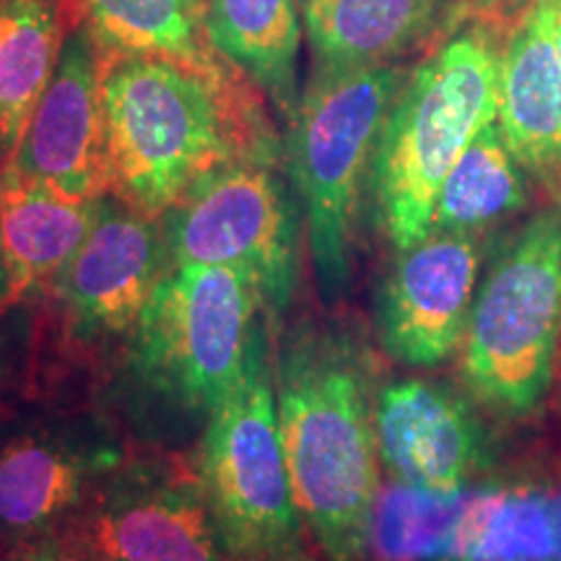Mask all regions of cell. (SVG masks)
Here are the masks:
<instances>
[{
  "instance_id": "cell-17",
  "label": "cell",
  "mask_w": 561,
  "mask_h": 561,
  "mask_svg": "<svg viewBox=\"0 0 561 561\" xmlns=\"http://www.w3.org/2000/svg\"><path fill=\"white\" fill-rule=\"evenodd\" d=\"M203 26L210 45L291 121L301 100V0H203Z\"/></svg>"
},
{
  "instance_id": "cell-32",
  "label": "cell",
  "mask_w": 561,
  "mask_h": 561,
  "mask_svg": "<svg viewBox=\"0 0 561 561\" xmlns=\"http://www.w3.org/2000/svg\"><path fill=\"white\" fill-rule=\"evenodd\" d=\"M299 561H301V559H299Z\"/></svg>"
},
{
  "instance_id": "cell-22",
  "label": "cell",
  "mask_w": 561,
  "mask_h": 561,
  "mask_svg": "<svg viewBox=\"0 0 561 561\" xmlns=\"http://www.w3.org/2000/svg\"><path fill=\"white\" fill-rule=\"evenodd\" d=\"M557 525L541 502L476 496L462 502L453 549L445 561H553Z\"/></svg>"
},
{
  "instance_id": "cell-2",
  "label": "cell",
  "mask_w": 561,
  "mask_h": 561,
  "mask_svg": "<svg viewBox=\"0 0 561 561\" xmlns=\"http://www.w3.org/2000/svg\"><path fill=\"white\" fill-rule=\"evenodd\" d=\"M512 16L468 13L411 70L392 104L369 172L377 221L405 250L432 231L439 187L500 110V55Z\"/></svg>"
},
{
  "instance_id": "cell-28",
  "label": "cell",
  "mask_w": 561,
  "mask_h": 561,
  "mask_svg": "<svg viewBox=\"0 0 561 561\" xmlns=\"http://www.w3.org/2000/svg\"><path fill=\"white\" fill-rule=\"evenodd\" d=\"M191 5L201 13V19H203V0H191Z\"/></svg>"
},
{
  "instance_id": "cell-11",
  "label": "cell",
  "mask_w": 561,
  "mask_h": 561,
  "mask_svg": "<svg viewBox=\"0 0 561 561\" xmlns=\"http://www.w3.org/2000/svg\"><path fill=\"white\" fill-rule=\"evenodd\" d=\"M167 271L170 252L161 219L104 195L58 289L83 331L130 333Z\"/></svg>"
},
{
  "instance_id": "cell-18",
  "label": "cell",
  "mask_w": 561,
  "mask_h": 561,
  "mask_svg": "<svg viewBox=\"0 0 561 561\" xmlns=\"http://www.w3.org/2000/svg\"><path fill=\"white\" fill-rule=\"evenodd\" d=\"M66 34L60 0H0V164L16 157Z\"/></svg>"
},
{
  "instance_id": "cell-10",
  "label": "cell",
  "mask_w": 561,
  "mask_h": 561,
  "mask_svg": "<svg viewBox=\"0 0 561 561\" xmlns=\"http://www.w3.org/2000/svg\"><path fill=\"white\" fill-rule=\"evenodd\" d=\"M110 50L87 24L68 26L60 62L11 161L60 193L83 201L110 195L102 81Z\"/></svg>"
},
{
  "instance_id": "cell-27",
  "label": "cell",
  "mask_w": 561,
  "mask_h": 561,
  "mask_svg": "<svg viewBox=\"0 0 561 561\" xmlns=\"http://www.w3.org/2000/svg\"><path fill=\"white\" fill-rule=\"evenodd\" d=\"M553 47H557V58H559V66H561V16H559V24H557V34H553Z\"/></svg>"
},
{
  "instance_id": "cell-30",
  "label": "cell",
  "mask_w": 561,
  "mask_h": 561,
  "mask_svg": "<svg viewBox=\"0 0 561 561\" xmlns=\"http://www.w3.org/2000/svg\"><path fill=\"white\" fill-rule=\"evenodd\" d=\"M307 3V0H301V5H305Z\"/></svg>"
},
{
  "instance_id": "cell-4",
  "label": "cell",
  "mask_w": 561,
  "mask_h": 561,
  "mask_svg": "<svg viewBox=\"0 0 561 561\" xmlns=\"http://www.w3.org/2000/svg\"><path fill=\"white\" fill-rule=\"evenodd\" d=\"M409 73L401 62L314 70L289 121V170L305 206L314 271L325 294H339L348 278L362 193Z\"/></svg>"
},
{
  "instance_id": "cell-7",
  "label": "cell",
  "mask_w": 561,
  "mask_h": 561,
  "mask_svg": "<svg viewBox=\"0 0 561 561\" xmlns=\"http://www.w3.org/2000/svg\"><path fill=\"white\" fill-rule=\"evenodd\" d=\"M261 305L240 271L170 265L133 328L138 371L172 401L210 411L242 377Z\"/></svg>"
},
{
  "instance_id": "cell-29",
  "label": "cell",
  "mask_w": 561,
  "mask_h": 561,
  "mask_svg": "<svg viewBox=\"0 0 561 561\" xmlns=\"http://www.w3.org/2000/svg\"><path fill=\"white\" fill-rule=\"evenodd\" d=\"M91 561H102V559H96V557H94V559H91Z\"/></svg>"
},
{
  "instance_id": "cell-6",
  "label": "cell",
  "mask_w": 561,
  "mask_h": 561,
  "mask_svg": "<svg viewBox=\"0 0 561 561\" xmlns=\"http://www.w3.org/2000/svg\"><path fill=\"white\" fill-rule=\"evenodd\" d=\"M208 413L201 491L224 553L234 561H299L305 520L294 500L261 335L240 380Z\"/></svg>"
},
{
  "instance_id": "cell-15",
  "label": "cell",
  "mask_w": 561,
  "mask_h": 561,
  "mask_svg": "<svg viewBox=\"0 0 561 561\" xmlns=\"http://www.w3.org/2000/svg\"><path fill=\"white\" fill-rule=\"evenodd\" d=\"M481 0H307L314 70L401 62L476 11Z\"/></svg>"
},
{
  "instance_id": "cell-9",
  "label": "cell",
  "mask_w": 561,
  "mask_h": 561,
  "mask_svg": "<svg viewBox=\"0 0 561 561\" xmlns=\"http://www.w3.org/2000/svg\"><path fill=\"white\" fill-rule=\"evenodd\" d=\"M398 252L377 294L380 343L405 367H439L466 343L471 325L483 265L479 234L430 231Z\"/></svg>"
},
{
  "instance_id": "cell-14",
  "label": "cell",
  "mask_w": 561,
  "mask_h": 561,
  "mask_svg": "<svg viewBox=\"0 0 561 561\" xmlns=\"http://www.w3.org/2000/svg\"><path fill=\"white\" fill-rule=\"evenodd\" d=\"M102 561H221V541L201 483L138 476L110 489L89 523Z\"/></svg>"
},
{
  "instance_id": "cell-1",
  "label": "cell",
  "mask_w": 561,
  "mask_h": 561,
  "mask_svg": "<svg viewBox=\"0 0 561 561\" xmlns=\"http://www.w3.org/2000/svg\"><path fill=\"white\" fill-rule=\"evenodd\" d=\"M102 115L110 195L157 219L231 161H278L263 91L237 66L110 53Z\"/></svg>"
},
{
  "instance_id": "cell-24",
  "label": "cell",
  "mask_w": 561,
  "mask_h": 561,
  "mask_svg": "<svg viewBox=\"0 0 561 561\" xmlns=\"http://www.w3.org/2000/svg\"><path fill=\"white\" fill-rule=\"evenodd\" d=\"M9 561H89L81 551L70 549V546L62 543H37L30 546V549L19 551L16 557Z\"/></svg>"
},
{
  "instance_id": "cell-13",
  "label": "cell",
  "mask_w": 561,
  "mask_h": 561,
  "mask_svg": "<svg viewBox=\"0 0 561 561\" xmlns=\"http://www.w3.org/2000/svg\"><path fill=\"white\" fill-rule=\"evenodd\" d=\"M561 0H530L510 19L500 55L496 123L538 185L561 195V66L553 34Z\"/></svg>"
},
{
  "instance_id": "cell-21",
  "label": "cell",
  "mask_w": 561,
  "mask_h": 561,
  "mask_svg": "<svg viewBox=\"0 0 561 561\" xmlns=\"http://www.w3.org/2000/svg\"><path fill=\"white\" fill-rule=\"evenodd\" d=\"M83 462L66 447L37 437L0 450V533L32 538L68 515L83 494Z\"/></svg>"
},
{
  "instance_id": "cell-16",
  "label": "cell",
  "mask_w": 561,
  "mask_h": 561,
  "mask_svg": "<svg viewBox=\"0 0 561 561\" xmlns=\"http://www.w3.org/2000/svg\"><path fill=\"white\" fill-rule=\"evenodd\" d=\"M100 201L60 193L58 187L21 172L13 161L0 164L5 310L58 284L87 240Z\"/></svg>"
},
{
  "instance_id": "cell-26",
  "label": "cell",
  "mask_w": 561,
  "mask_h": 561,
  "mask_svg": "<svg viewBox=\"0 0 561 561\" xmlns=\"http://www.w3.org/2000/svg\"><path fill=\"white\" fill-rule=\"evenodd\" d=\"M0 310L5 312V265H3V248H0Z\"/></svg>"
},
{
  "instance_id": "cell-31",
  "label": "cell",
  "mask_w": 561,
  "mask_h": 561,
  "mask_svg": "<svg viewBox=\"0 0 561 561\" xmlns=\"http://www.w3.org/2000/svg\"><path fill=\"white\" fill-rule=\"evenodd\" d=\"M0 314H3V310H0Z\"/></svg>"
},
{
  "instance_id": "cell-25",
  "label": "cell",
  "mask_w": 561,
  "mask_h": 561,
  "mask_svg": "<svg viewBox=\"0 0 561 561\" xmlns=\"http://www.w3.org/2000/svg\"><path fill=\"white\" fill-rule=\"evenodd\" d=\"M528 3H530V0H481V5H486V9L502 13V16H515V13Z\"/></svg>"
},
{
  "instance_id": "cell-12",
  "label": "cell",
  "mask_w": 561,
  "mask_h": 561,
  "mask_svg": "<svg viewBox=\"0 0 561 561\" xmlns=\"http://www.w3.org/2000/svg\"><path fill=\"white\" fill-rule=\"evenodd\" d=\"M377 455L401 486L453 496L486 466V437L458 392L437 382L388 385L375 403Z\"/></svg>"
},
{
  "instance_id": "cell-20",
  "label": "cell",
  "mask_w": 561,
  "mask_h": 561,
  "mask_svg": "<svg viewBox=\"0 0 561 561\" xmlns=\"http://www.w3.org/2000/svg\"><path fill=\"white\" fill-rule=\"evenodd\" d=\"M528 172L510 151L500 123L483 125L442 182L432 231L481 234L528 206Z\"/></svg>"
},
{
  "instance_id": "cell-19",
  "label": "cell",
  "mask_w": 561,
  "mask_h": 561,
  "mask_svg": "<svg viewBox=\"0 0 561 561\" xmlns=\"http://www.w3.org/2000/svg\"><path fill=\"white\" fill-rule=\"evenodd\" d=\"M68 24H87L112 55H153L195 68L231 62L208 42L191 0H60Z\"/></svg>"
},
{
  "instance_id": "cell-3",
  "label": "cell",
  "mask_w": 561,
  "mask_h": 561,
  "mask_svg": "<svg viewBox=\"0 0 561 561\" xmlns=\"http://www.w3.org/2000/svg\"><path fill=\"white\" fill-rule=\"evenodd\" d=\"M276 405L301 520L331 561H364L380 455L367 380L348 343L299 335L280 356Z\"/></svg>"
},
{
  "instance_id": "cell-5",
  "label": "cell",
  "mask_w": 561,
  "mask_h": 561,
  "mask_svg": "<svg viewBox=\"0 0 561 561\" xmlns=\"http://www.w3.org/2000/svg\"><path fill=\"white\" fill-rule=\"evenodd\" d=\"M561 343V195L502 244L476 294L462 377L483 405L528 416L551 388Z\"/></svg>"
},
{
  "instance_id": "cell-8",
  "label": "cell",
  "mask_w": 561,
  "mask_h": 561,
  "mask_svg": "<svg viewBox=\"0 0 561 561\" xmlns=\"http://www.w3.org/2000/svg\"><path fill=\"white\" fill-rule=\"evenodd\" d=\"M278 161L240 159L203 178L161 216L170 265H227L248 276L271 312L297 284L299 221Z\"/></svg>"
},
{
  "instance_id": "cell-23",
  "label": "cell",
  "mask_w": 561,
  "mask_h": 561,
  "mask_svg": "<svg viewBox=\"0 0 561 561\" xmlns=\"http://www.w3.org/2000/svg\"><path fill=\"white\" fill-rule=\"evenodd\" d=\"M462 500L396 483L380 489L364 561H445L453 549Z\"/></svg>"
}]
</instances>
